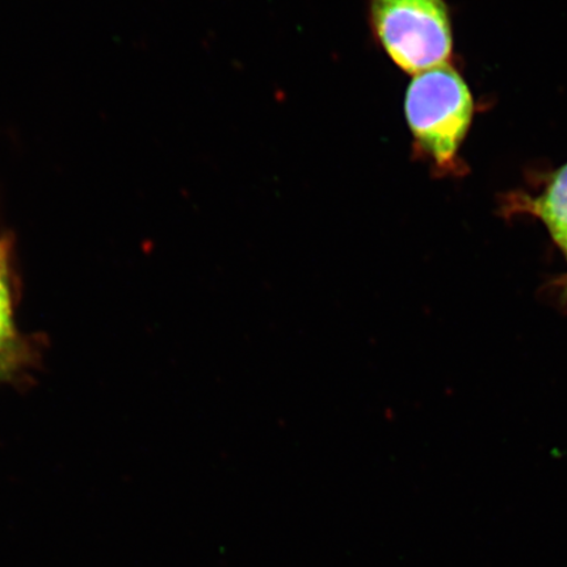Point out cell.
I'll return each instance as SVG.
<instances>
[{"mask_svg":"<svg viewBox=\"0 0 567 567\" xmlns=\"http://www.w3.org/2000/svg\"><path fill=\"white\" fill-rule=\"evenodd\" d=\"M405 113L417 148L436 165H451L470 130L473 99L450 62L413 78L406 92Z\"/></svg>","mask_w":567,"mask_h":567,"instance_id":"cell-1","label":"cell"},{"mask_svg":"<svg viewBox=\"0 0 567 567\" xmlns=\"http://www.w3.org/2000/svg\"><path fill=\"white\" fill-rule=\"evenodd\" d=\"M370 19L381 47L406 73L450 62L452 30L444 0H370Z\"/></svg>","mask_w":567,"mask_h":567,"instance_id":"cell-2","label":"cell"},{"mask_svg":"<svg viewBox=\"0 0 567 567\" xmlns=\"http://www.w3.org/2000/svg\"><path fill=\"white\" fill-rule=\"evenodd\" d=\"M530 210L540 217L557 240L567 233V165L553 177L545 193L532 203Z\"/></svg>","mask_w":567,"mask_h":567,"instance_id":"cell-3","label":"cell"},{"mask_svg":"<svg viewBox=\"0 0 567 567\" xmlns=\"http://www.w3.org/2000/svg\"><path fill=\"white\" fill-rule=\"evenodd\" d=\"M13 337L12 310L9 288L0 279V352L10 344Z\"/></svg>","mask_w":567,"mask_h":567,"instance_id":"cell-4","label":"cell"},{"mask_svg":"<svg viewBox=\"0 0 567 567\" xmlns=\"http://www.w3.org/2000/svg\"><path fill=\"white\" fill-rule=\"evenodd\" d=\"M556 244L563 248L564 252L566 254V258H567V233L565 234V236H563L561 238H558L556 240Z\"/></svg>","mask_w":567,"mask_h":567,"instance_id":"cell-5","label":"cell"},{"mask_svg":"<svg viewBox=\"0 0 567 567\" xmlns=\"http://www.w3.org/2000/svg\"><path fill=\"white\" fill-rule=\"evenodd\" d=\"M0 279H3V261L0 259Z\"/></svg>","mask_w":567,"mask_h":567,"instance_id":"cell-6","label":"cell"},{"mask_svg":"<svg viewBox=\"0 0 567 567\" xmlns=\"http://www.w3.org/2000/svg\"><path fill=\"white\" fill-rule=\"evenodd\" d=\"M4 365L2 363H0V375H2L3 371H4Z\"/></svg>","mask_w":567,"mask_h":567,"instance_id":"cell-7","label":"cell"}]
</instances>
